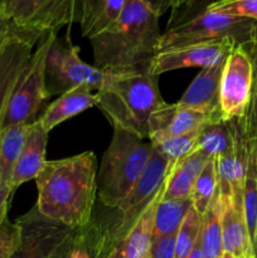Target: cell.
Returning a JSON list of instances; mask_svg holds the SVG:
<instances>
[{"label": "cell", "mask_w": 257, "mask_h": 258, "mask_svg": "<svg viewBox=\"0 0 257 258\" xmlns=\"http://www.w3.org/2000/svg\"><path fill=\"white\" fill-rule=\"evenodd\" d=\"M253 257L257 258V228H256V234H254V241H253Z\"/></svg>", "instance_id": "obj_42"}, {"label": "cell", "mask_w": 257, "mask_h": 258, "mask_svg": "<svg viewBox=\"0 0 257 258\" xmlns=\"http://www.w3.org/2000/svg\"><path fill=\"white\" fill-rule=\"evenodd\" d=\"M40 38L19 32L10 37L0 49V122L10 95L33 54V47Z\"/></svg>", "instance_id": "obj_14"}, {"label": "cell", "mask_w": 257, "mask_h": 258, "mask_svg": "<svg viewBox=\"0 0 257 258\" xmlns=\"http://www.w3.org/2000/svg\"><path fill=\"white\" fill-rule=\"evenodd\" d=\"M112 241L105 223L93 219L85 227L75 229L70 258H108Z\"/></svg>", "instance_id": "obj_21"}, {"label": "cell", "mask_w": 257, "mask_h": 258, "mask_svg": "<svg viewBox=\"0 0 257 258\" xmlns=\"http://www.w3.org/2000/svg\"><path fill=\"white\" fill-rule=\"evenodd\" d=\"M176 233L153 237L150 258H175Z\"/></svg>", "instance_id": "obj_34"}, {"label": "cell", "mask_w": 257, "mask_h": 258, "mask_svg": "<svg viewBox=\"0 0 257 258\" xmlns=\"http://www.w3.org/2000/svg\"><path fill=\"white\" fill-rule=\"evenodd\" d=\"M202 128L191 131L185 135L160 139V140H156L150 144L159 154H161L169 161L170 165H176L179 161L185 159L186 156L197 150V143H198Z\"/></svg>", "instance_id": "obj_29"}, {"label": "cell", "mask_w": 257, "mask_h": 258, "mask_svg": "<svg viewBox=\"0 0 257 258\" xmlns=\"http://www.w3.org/2000/svg\"><path fill=\"white\" fill-rule=\"evenodd\" d=\"M222 258H233L231 256V254H228V253H224L223 256H222Z\"/></svg>", "instance_id": "obj_43"}, {"label": "cell", "mask_w": 257, "mask_h": 258, "mask_svg": "<svg viewBox=\"0 0 257 258\" xmlns=\"http://www.w3.org/2000/svg\"><path fill=\"white\" fill-rule=\"evenodd\" d=\"M0 145H2V133H0Z\"/></svg>", "instance_id": "obj_44"}, {"label": "cell", "mask_w": 257, "mask_h": 258, "mask_svg": "<svg viewBox=\"0 0 257 258\" xmlns=\"http://www.w3.org/2000/svg\"><path fill=\"white\" fill-rule=\"evenodd\" d=\"M48 133L39 120L29 125L24 148L20 154L12 176V188L17 190L22 184L34 180L45 163V149L48 143Z\"/></svg>", "instance_id": "obj_17"}, {"label": "cell", "mask_w": 257, "mask_h": 258, "mask_svg": "<svg viewBox=\"0 0 257 258\" xmlns=\"http://www.w3.org/2000/svg\"><path fill=\"white\" fill-rule=\"evenodd\" d=\"M224 63L203 68L175 105L198 111L213 118H222L219 112V86Z\"/></svg>", "instance_id": "obj_15"}, {"label": "cell", "mask_w": 257, "mask_h": 258, "mask_svg": "<svg viewBox=\"0 0 257 258\" xmlns=\"http://www.w3.org/2000/svg\"><path fill=\"white\" fill-rule=\"evenodd\" d=\"M217 120L222 118H213L198 111L178 107L175 103H166L165 107L151 116L149 125V143L170 136L185 135Z\"/></svg>", "instance_id": "obj_16"}, {"label": "cell", "mask_w": 257, "mask_h": 258, "mask_svg": "<svg viewBox=\"0 0 257 258\" xmlns=\"http://www.w3.org/2000/svg\"><path fill=\"white\" fill-rule=\"evenodd\" d=\"M171 166L173 165H170L169 161L153 148L148 165L140 179L131 189L128 196L115 208L118 213L117 218L105 224L112 241V246L133 228L141 214L159 196L168 179Z\"/></svg>", "instance_id": "obj_9"}, {"label": "cell", "mask_w": 257, "mask_h": 258, "mask_svg": "<svg viewBox=\"0 0 257 258\" xmlns=\"http://www.w3.org/2000/svg\"><path fill=\"white\" fill-rule=\"evenodd\" d=\"M15 223L19 228V239L10 258H52L75 232L44 217L35 206Z\"/></svg>", "instance_id": "obj_11"}, {"label": "cell", "mask_w": 257, "mask_h": 258, "mask_svg": "<svg viewBox=\"0 0 257 258\" xmlns=\"http://www.w3.org/2000/svg\"><path fill=\"white\" fill-rule=\"evenodd\" d=\"M198 3L173 10L165 32L161 33L159 50L193 43L213 42L223 38L233 39L241 45L252 42L256 22L212 12L207 9V4L199 8Z\"/></svg>", "instance_id": "obj_5"}, {"label": "cell", "mask_w": 257, "mask_h": 258, "mask_svg": "<svg viewBox=\"0 0 257 258\" xmlns=\"http://www.w3.org/2000/svg\"><path fill=\"white\" fill-rule=\"evenodd\" d=\"M191 207L193 204L190 199L188 201L160 199L154 216L153 237L176 233Z\"/></svg>", "instance_id": "obj_26"}, {"label": "cell", "mask_w": 257, "mask_h": 258, "mask_svg": "<svg viewBox=\"0 0 257 258\" xmlns=\"http://www.w3.org/2000/svg\"><path fill=\"white\" fill-rule=\"evenodd\" d=\"M14 191L10 184H0V224L5 218H8V209Z\"/></svg>", "instance_id": "obj_36"}, {"label": "cell", "mask_w": 257, "mask_h": 258, "mask_svg": "<svg viewBox=\"0 0 257 258\" xmlns=\"http://www.w3.org/2000/svg\"><path fill=\"white\" fill-rule=\"evenodd\" d=\"M153 145L138 135L113 128L97 170V196L101 203L115 209L135 186L150 159Z\"/></svg>", "instance_id": "obj_4"}, {"label": "cell", "mask_w": 257, "mask_h": 258, "mask_svg": "<svg viewBox=\"0 0 257 258\" xmlns=\"http://www.w3.org/2000/svg\"><path fill=\"white\" fill-rule=\"evenodd\" d=\"M156 17L160 18L169 9H174L176 0H141Z\"/></svg>", "instance_id": "obj_37"}, {"label": "cell", "mask_w": 257, "mask_h": 258, "mask_svg": "<svg viewBox=\"0 0 257 258\" xmlns=\"http://www.w3.org/2000/svg\"><path fill=\"white\" fill-rule=\"evenodd\" d=\"M202 231V216L191 207L180 228L176 232L175 258H188L199 241Z\"/></svg>", "instance_id": "obj_30"}, {"label": "cell", "mask_w": 257, "mask_h": 258, "mask_svg": "<svg viewBox=\"0 0 257 258\" xmlns=\"http://www.w3.org/2000/svg\"><path fill=\"white\" fill-rule=\"evenodd\" d=\"M219 221L224 253L233 258H254L243 209V197L218 193Z\"/></svg>", "instance_id": "obj_13"}, {"label": "cell", "mask_w": 257, "mask_h": 258, "mask_svg": "<svg viewBox=\"0 0 257 258\" xmlns=\"http://www.w3.org/2000/svg\"><path fill=\"white\" fill-rule=\"evenodd\" d=\"M54 33H45L20 75L0 122V131L19 123H32L49 95L45 85V58ZM57 34V33H55Z\"/></svg>", "instance_id": "obj_6"}, {"label": "cell", "mask_w": 257, "mask_h": 258, "mask_svg": "<svg viewBox=\"0 0 257 258\" xmlns=\"http://www.w3.org/2000/svg\"><path fill=\"white\" fill-rule=\"evenodd\" d=\"M199 2V0H176L175 3V7H174L173 10H178L180 8H185V7H190L193 5L194 3Z\"/></svg>", "instance_id": "obj_40"}, {"label": "cell", "mask_w": 257, "mask_h": 258, "mask_svg": "<svg viewBox=\"0 0 257 258\" xmlns=\"http://www.w3.org/2000/svg\"><path fill=\"white\" fill-rule=\"evenodd\" d=\"M128 0H82L81 7V32L87 39L95 37L112 24Z\"/></svg>", "instance_id": "obj_22"}, {"label": "cell", "mask_w": 257, "mask_h": 258, "mask_svg": "<svg viewBox=\"0 0 257 258\" xmlns=\"http://www.w3.org/2000/svg\"><path fill=\"white\" fill-rule=\"evenodd\" d=\"M253 67L243 45L233 48L224 63L219 86V112L222 120L244 118L252 97Z\"/></svg>", "instance_id": "obj_10"}, {"label": "cell", "mask_w": 257, "mask_h": 258, "mask_svg": "<svg viewBox=\"0 0 257 258\" xmlns=\"http://www.w3.org/2000/svg\"><path fill=\"white\" fill-rule=\"evenodd\" d=\"M105 73L83 62L80 47L73 44L70 30L63 37L53 34L45 58V85L49 97L60 96L80 85L97 91Z\"/></svg>", "instance_id": "obj_7"}, {"label": "cell", "mask_w": 257, "mask_h": 258, "mask_svg": "<svg viewBox=\"0 0 257 258\" xmlns=\"http://www.w3.org/2000/svg\"><path fill=\"white\" fill-rule=\"evenodd\" d=\"M20 30L12 23V20L5 14L3 0H0V49L7 43V40L14 34L19 33Z\"/></svg>", "instance_id": "obj_35"}, {"label": "cell", "mask_w": 257, "mask_h": 258, "mask_svg": "<svg viewBox=\"0 0 257 258\" xmlns=\"http://www.w3.org/2000/svg\"><path fill=\"white\" fill-rule=\"evenodd\" d=\"M242 197L247 228L253 246L257 228V139H248V163Z\"/></svg>", "instance_id": "obj_24"}, {"label": "cell", "mask_w": 257, "mask_h": 258, "mask_svg": "<svg viewBox=\"0 0 257 258\" xmlns=\"http://www.w3.org/2000/svg\"><path fill=\"white\" fill-rule=\"evenodd\" d=\"M188 258H206L204 257L203 249H202V244H201V237H199V241L197 242L196 247L193 248V251L190 252Z\"/></svg>", "instance_id": "obj_39"}, {"label": "cell", "mask_w": 257, "mask_h": 258, "mask_svg": "<svg viewBox=\"0 0 257 258\" xmlns=\"http://www.w3.org/2000/svg\"><path fill=\"white\" fill-rule=\"evenodd\" d=\"M163 190L164 186L161 188L159 196L154 199L153 203L134 224L133 228L122 238L113 243L108 258H150L154 216H155L156 206L163 196Z\"/></svg>", "instance_id": "obj_18"}, {"label": "cell", "mask_w": 257, "mask_h": 258, "mask_svg": "<svg viewBox=\"0 0 257 258\" xmlns=\"http://www.w3.org/2000/svg\"><path fill=\"white\" fill-rule=\"evenodd\" d=\"M30 123H19L5 128L2 133L0 145V184H10L14 168L18 163ZM12 185V184H10Z\"/></svg>", "instance_id": "obj_23"}, {"label": "cell", "mask_w": 257, "mask_h": 258, "mask_svg": "<svg viewBox=\"0 0 257 258\" xmlns=\"http://www.w3.org/2000/svg\"><path fill=\"white\" fill-rule=\"evenodd\" d=\"M251 55L252 67H253V86H252V97L248 110L243 118L244 130L248 139H257V45H243Z\"/></svg>", "instance_id": "obj_32"}, {"label": "cell", "mask_w": 257, "mask_h": 258, "mask_svg": "<svg viewBox=\"0 0 257 258\" xmlns=\"http://www.w3.org/2000/svg\"><path fill=\"white\" fill-rule=\"evenodd\" d=\"M237 44L233 39L223 38L213 42L193 43L159 50L151 62L149 73L159 77L170 71L181 68H207L226 62L229 53Z\"/></svg>", "instance_id": "obj_12"}, {"label": "cell", "mask_w": 257, "mask_h": 258, "mask_svg": "<svg viewBox=\"0 0 257 258\" xmlns=\"http://www.w3.org/2000/svg\"><path fill=\"white\" fill-rule=\"evenodd\" d=\"M3 5L20 32L42 38L80 23L82 0H3Z\"/></svg>", "instance_id": "obj_8"}, {"label": "cell", "mask_w": 257, "mask_h": 258, "mask_svg": "<svg viewBox=\"0 0 257 258\" xmlns=\"http://www.w3.org/2000/svg\"><path fill=\"white\" fill-rule=\"evenodd\" d=\"M160 38L159 17L141 0H128L120 17L88 40L96 68L103 73H127L149 72Z\"/></svg>", "instance_id": "obj_2"}, {"label": "cell", "mask_w": 257, "mask_h": 258, "mask_svg": "<svg viewBox=\"0 0 257 258\" xmlns=\"http://www.w3.org/2000/svg\"><path fill=\"white\" fill-rule=\"evenodd\" d=\"M75 233V232H73ZM72 238H73V234L59 247L55 254L52 258H70L71 254V248H72Z\"/></svg>", "instance_id": "obj_38"}, {"label": "cell", "mask_w": 257, "mask_h": 258, "mask_svg": "<svg viewBox=\"0 0 257 258\" xmlns=\"http://www.w3.org/2000/svg\"><path fill=\"white\" fill-rule=\"evenodd\" d=\"M97 159L92 151L45 160L34 179L38 211L70 228L85 227L92 221L97 198Z\"/></svg>", "instance_id": "obj_1"}, {"label": "cell", "mask_w": 257, "mask_h": 258, "mask_svg": "<svg viewBox=\"0 0 257 258\" xmlns=\"http://www.w3.org/2000/svg\"><path fill=\"white\" fill-rule=\"evenodd\" d=\"M251 44L257 45V24L254 25V28H253V33H252V42H251Z\"/></svg>", "instance_id": "obj_41"}, {"label": "cell", "mask_w": 257, "mask_h": 258, "mask_svg": "<svg viewBox=\"0 0 257 258\" xmlns=\"http://www.w3.org/2000/svg\"><path fill=\"white\" fill-rule=\"evenodd\" d=\"M207 9L257 23V0H213L207 3Z\"/></svg>", "instance_id": "obj_31"}, {"label": "cell", "mask_w": 257, "mask_h": 258, "mask_svg": "<svg viewBox=\"0 0 257 258\" xmlns=\"http://www.w3.org/2000/svg\"><path fill=\"white\" fill-rule=\"evenodd\" d=\"M201 244L206 258H222L224 254L219 221L218 193L206 213L202 216Z\"/></svg>", "instance_id": "obj_27"}, {"label": "cell", "mask_w": 257, "mask_h": 258, "mask_svg": "<svg viewBox=\"0 0 257 258\" xmlns=\"http://www.w3.org/2000/svg\"><path fill=\"white\" fill-rule=\"evenodd\" d=\"M217 193H218V179H217L216 159L209 158L202 173L197 178L191 190L190 201L193 208L201 216H203L213 199L216 198Z\"/></svg>", "instance_id": "obj_28"}, {"label": "cell", "mask_w": 257, "mask_h": 258, "mask_svg": "<svg viewBox=\"0 0 257 258\" xmlns=\"http://www.w3.org/2000/svg\"><path fill=\"white\" fill-rule=\"evenodd\" d=\"M19 239V228L15 222L5 218L0 224V258H10Z\"/></svg>", "instance_id": "obj_33"}, {"label": "cell", "mask_w": 257, "mask_h": 258, "mask_svg": "<svg viewBox=\"0 0 257 258\" xmlns=\"http://www.w3.org/2000/svg\"><path fill=\"white\" fill-rule=\"evenodd\" d=\"M208 160L209 158L206 154L196 150L185 159L179 161L176 165L171 166V170L164 185L161 199H174V201L190 199L194 183Z\"/></svg>", "instance_id": "obj_20"}, {"label": "cell", "mask_w": 257, "mask_h": 258, "mask_svg": "<svg viewBox=\"0 0 257 258\" xmlns=\"http://www.w3.org/2000/svg\"><path fill=\"white\" fill-rule=\"evenodd\" d=\"M93 106H97V95L92 93V88L88 85H80L58 96L54 102L45 107L38 120L50 133L57 125Z\"/></svg>", "instance_id": "obj_19"}, {"label": "cell", "mask_w": 257, "mask_h": 258, "mask_svg": "<svg viewBox=\"0 0 257 258\" xmlns=\"http://www.w3.org/2000/svg\"><path fill=\"white\" fill-rule=\"evenodd\" d=\"M233 148V130L231 121L217 120L203 126L199 134L197 150L208 158H218Z\"/></svg>", "instance_id": "obj_25"}, {"label": "cell", "mask_w": 257, "mask_h": 258, "mask_svg": "<svg viewBox=\"0 0 257 258\" xmlns=\"http://www.w3.org/2000/svg\"><path fill=\"white\" fill-rule=\"evenodd\" d=\"M96 95L97 107L113 128L140 139H149L151 116L166 106L158 77L149 72L105 73Z\"/></svg>", "instance_id": "obj_3"}]
</instances>
